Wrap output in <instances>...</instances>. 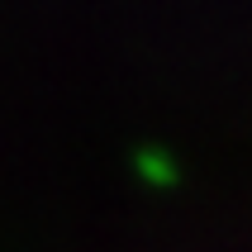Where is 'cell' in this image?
Segmentation results:
<instances>
[{"label":"cell","mask_w":252,"mask_h":252,"mask_svg":"<svg viewBox=\"0 0 252 252\" xmlns=\"http://www.w3.org/2000/svg\"><path fill=\"white\" fill-rule=\"evenodd\" d=\"M138 171L148 176V181H162V186L176 181V162H171L167 153H157V148H143L138 153Z\"/></svg>","instance_id":"6da1fadb"}]
</instances>
